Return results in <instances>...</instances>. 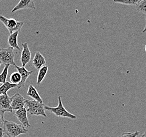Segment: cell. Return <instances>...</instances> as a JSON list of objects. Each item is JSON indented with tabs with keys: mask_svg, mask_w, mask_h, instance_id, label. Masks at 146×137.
Wrapping results in <instances>:
<instances>
[{
	"mask_svg": "<svg viewBox=\"0 0 146 137\" xmlns=\"http://www.w3.org/2000/svg\"><path fill=\"white\" fill-rule=\"evenodd\" d=\"M2 129L4 135L7 134L9 137H18L28 132V130L23 126L8 120H4Z\"/></svg>",
	"mask_w": 146,
	"mask_h": 137,
	"instance_id": "6da1fadb",
	"label": "cell"
},
{
	"mask_svg": "<svg viewBox=\"0 0 146 137\" xmlns=\"http://www.w3.org/2000/svg\"><path fill=\"white\" fill-rule=\"evenodd\" d=\"M44 104H41L36 100H30L26 99L25 108L27 111L32 116H43L46 118V114L45 112Z\"/></svg>",
	"mask_w": 146,
	"mask_h": 137,
	"instance_id": "7a4b0ae2",
	"label": "cell"
},
{
	"mask_svg": "<svg viewBox=\"0 0 146 137\" xmlns=\"http://www.w3.org/2000/svg\"><path fill=\"white\" fill-rule=\"evenodd\" d=\"M58 104L57 107H51L45 106V109L50 111V112L54 114L56 117L67 118L72 120L76 119L77 117L75 115L70 113V112L67 110L65 108V107H64L60 96L58 97Z\"/></svg>",
	"mask_w": 146,
	"mask_h": 137,
	"instance_id": "3957f363",
	"label": "cell"
},
{
	"mask_svg": "<svg viewBox=\"0 0 146 137\" xmlns=\"http://www.w3.org/2000/svg\"><path fill=\"white\" fill-rule=\"evenodd\" d=\"M14 58L15 51L13 48L10 47L7 48L0 49V62L2 64L15 66L16 64L14 61Z\"/></svg>",
	"mask_w": 146,
	"mask_h": 137,
	"instance_id": "277c9868",
	"label": "cell"
},
{
	"mask_svg": "<svg viewBox=\"0 0 146 137\" xmlns=\"http://www.w3.org/2000/svg\"><path fill=\"white\" fill-rule=\"evenodd\" d=\"M0 21L3 24L10 34L16 31L20 32L24 24L23 22H18L14 19H8L2 15H0Z\"/></svg>",
	"mask_w": 146,
	"mask_h": 137,
	"instance_id": "5b68a950",
	"label": "cell"
},
{
	"mask_svg": "<svg viewBox=\"0 0 146 137\" xmlns=\"http://www.w3.org/2000/svg\"><path fill=\"white\" fill-rule=\"evenodd\" d=\"M11 107L13 110H17L23 108L25 106L26 99H25L22 95L19 93H17L13 96L11 97Z\"/></svg>",
	"mask_w": 146,
	"mask_h": 137,
	"instance_id": "8992f818",
	"label": "cell"
},
{
	"mask_svg": "<svg viewBox=\"0 0 146 137\" xmlns=\"http://www.w3.org/2000/svg\"><path fill=\"white\" fill-rule=\"evenodd\" d=\"M27 111L25 107L16 110L15 112V116L17 117L18 120L21 123L22 126H23L25 128H28L31 126V124L29 122L27 116Z\"/></svg>",
	"mask_w": 146,
	"mask_h": 137,
	"instance_id": "52a82bcc",
	"label": "cell"
},
{
	"mask_svg": "<svg viewBox=\"0 0 146 137\" xmlns=\"http://www.w3.org/2000/svg\"><path fill=\"white\" fill-rule=\"evenodd\" d=\"M22 47L23 50L21 52V62L22 67H25L27 65V64L29 63L30 62L31 58V52L27 42L22 44Z\"/></svg>",
	"mask_w": 146,
	"mask_h": 137,
	"instance_id": "ba28073f",
	"label": "cell"
},
{
	"mask_svg": "<svg viewBox=\"0 0 146 137\" xmlns=\"http://www.w3.org/2000/svg\"><path fill=\"white\" fill-rule=\"evenodd\" d=\"M15 67H16L17 71L20 73L21 76L22 80H21L20 84L17 86V88L19 89H20L21 88H22V87H23L25 86L27 78L29 77L31 74H33L34 71H29L27 70L25 67H22V66L19 67L16 65Z\"/></svg>",
	"mask_w": 146,
	"mask_h": 137,
	"instance_id": "9c48e42d",
	"label": "cell"
},
{
	"mask_svg": "<svg viewBox=\"0 0 146 137\" xmlns=\"http://www.w3.org/2000/svg\"><path fill=\"white\" fill-rule=\"evenodd\" d=\"M25 9H32L33 10L36 9L34 0H20V2L12 9V13Z\"/></svg>",
	"mask_w": 146,
	"mask_h": 137,
	"instance_id": "30bf717a",
	"label": "cell"
},
{
	"mask_svg": "<svg viewBox=\"0 0 146 137\" xmlns=\"http://www.w3.org/2000/svg\"><path fill=\"white\" fill-rule=\"evenodd\" d=\"M0 110L4 112L7 111L12 112L11 97L8 94L0 96Z\"/></svg>",
	"mask_w": 146,
	"mask_h": 137,
	"instance_id": "8fae6325",
	"label": "cell"
},
{
	"mask_svg": "<svg viewBox=\"0 0 146 137\" xmlns=\"http://www.w3.org/2000/svg\"><path fill=\"white\" fill-rule=\"evenodd\" d=\"M46 60L45 57L40 52H36L34 55L32 64L36 70H39L46 64Z\"/></svg>",
	"mask_w": 146,
	"mask_h": 137,
	"instance_id": "7c38bea8",
	"label": "cell"
},
{
	"mask_svg": "<svg viewBox=\"0 0 146 137\" xmlns=\"http://www.w3.org/2000/svg\"><path fill=\"white\" fill-rule=\"evenodd\" d=\"M27 95L32 98L34 100L37 101L41 104H44L43 101L37 92L36 88L30 84L27 91Z\"/></svg>",
	"mask_w": 146,
	"mask_h": 137,
	"instance_id": "4fadbf2b",
	"label": "cell"
},
{
	"mask_svg": "<svg viewBox=\"0 0 146 137\" xmlns=\"http://www.w3.org/2000/svg\"><path fill=\"white\" fill-rule=\"evenodd\" d=\"M19 32V31H16L13 33L10 34V36L8 37L7 42L10 47L13 48L14 49L21 51L17 43V37Z\"/></svg>",
	"mask_w": 146,
	"mask_h": 137,
	"instance_id": "5bb4252c",
	"label": "cell"
},
{
	"mask_svg": "<svg viewBox=\"0 0 146 137\" xmlns=\"http://www.w3.org/2000/svg\"><path fill=\"white\" fill-rule=\"evenodd\" d=\"M48 70V67L47 65H44L43 67H42L38 70V72L37 77L36 84L37 85H40L42 84L46 76Z\"/></svg>",
	"mask_w": 146,
	"mask_h": 137,
	"instance_id": "9a60e30c",
	"label": "cell"
},
{
	"mask_svg": "<svg viewBox=\"0 0 146 137\" xmlns=\"http://www.w3.org/2000/svg\"><path fill=\"white\" fill-rule=\"evenodd\" d=\"M15 88H17V85L12 84L9 81H6L5 83L3 84L0 87V96L7 94V92L8 91Z\"/></svg>",
	"mask_w": 146,
	"mask_h": 137,
	"instance_id": "2e32d148",
	"label": "cell"
},
{
	"mask_svg": "<svg viewBox=\"0 0 146 137\" xmlns=\"http://www.w3.org/2000/svg\"><path fill=\"white\" fill-rule=\"evenodd\" d=\"M21 80H22L21 76L18 71L17 72H14L13 73H12L10 76L11 83L16 84L17 86L20 84L21 81Z\"/></svg>",
	"mask_w": 146,
	"mask_h": 137,
	"instance_id": "e0dca14e",
	"label": "cell"
},
{
	"mask_svg": "<svg viewBox=\"0 0 146 137\" xmlns=\"http://www.w3.org/2000/svg\"><path fill=\"white\" fill-rule=\"evenodd\" d=\"M141 1L142 0H113V2L125 5H136Z\"/></svg>",
	"mask_w": 146,
	"mask_h": 137,
	"instance_id": "ac0fdd59",
	"label": "cell"
},
{
	"mask_svg": "<svg viewBox=\"0 0 146 137\" xmlns=\"http://www.w3.org/2000/svg\"><path fill=\"white\" fill-rule=\"evenodd\" d=\"M10 64H6L4 67L2 73L0 74V84H4L6 82L7 77L8 75V71L10 67Z\"/></svg>",
	"mask_w": 146,
	"mask_h": 137,
	"instance_id": "d6986e66",
	"label": "cell"
},
{
	"mask_svg": "<svg viewBox=\"0 0 146 137\" xmlns=\"http://www.w3.org/2000/svg\"><path fill=\"white\" fill-rule=\"evenodd\" d=\"M135 7L137 11L146 15V0H142Z\"/></svg>",
	"mask_w": 146,
	"mask_h": 137,
	"instance_id": "ffe728a7",
	"label": "cell"
},
{
	"mask_svg": "<svg viewBox=\"0 0 146 137\" xmlns=\"http://www.w3.org/2000/svg\"><path fill=\"white\" fill-rule=\"evenodd\" d=\"M140 134L139 131H136L134 132H125L120 134L119 137H137Z\"/></svg>",
	"mask_w": 146,
	"mask_h": 137,
	"instance_id": "44dd1931",
	"label": "cell"
},
{
	"mask_svg": "<svg viewBox=\"0 0 146 137\" xmlns=\"http://www.w3.org/2000/svg\"><path fill=\"white\" fill-rule=\"evenodd\" d=\"M4 112L3 111H0V124L3 123L4 121Z\"/></svg>",
	"mask_w": 146,
	"mask_h": 137,
	"instance_id": "7402d4cb",
	"label": "cell"
},
{
	"mask_svg": "<svg viewBox=\"0 0 146 137\" xmlns=\"http://www.w3.org/2000/svg\"><path fill=\"white\" fill-rule=\"evenodd\" d=\"M4 134L3 129L2 128H0V137H3Z\"/></svg>",
	"mask_w": 146,
	"mask_h": 137,
	"instance_id": "603a6c76",
	"label": "cell"
},
{
	"mask_svg": "<svg viewBox=\"0 0 146 137\" xmlns=\"http://www.w3.org/2000/svg\"><path fill=\"white\" fill-rule=\"evenodd\" d=\"M145 19H146V25H145V27L144 28V29L143 31V32H144V33H146V15H145Z\"/></svg>",
	"mask_w": 146,
	"mask_h": 137,
	"instance_id": "cb8c5ba5",
	"label": "cell"
},
{
	"mask_svg": "<svg viewBox=\"0 0 146 137\" xmlns=\"http://www.w3.org/2000/svg\"><path fill=\"white\" fill-rule=\"evenodd\" d=\"M141 137H146V131L144 134H143Z\"/></svg>",
	"mask_w": 146,
	"mask_h": 137,
	"instance_id": "d4e9b609",
	"label": "cell"
},
{
	"mask_svg": "<svg viewBox=\"0 0 146 137\" xmlns=\"http://www.w3.org/2000/svg\"><path fill=\"white\" fill-rule=\"evenodd\" d=\"M145 51H146V44L145 45Z\"/></svg>",
	"mask_w": 146,
	"mask_h": 137,
	"instance_id": "484cf974",
	"label": "cell"
},
{
	"mask_svg": "<svg viewBox=\"0 0 146 137\" xmlns=\"http://www.w3.org/2000/svg\"><path fill=\"white\" fill-rule=\"evenodd\" d=\"M1 64H2V63L0 62V66H1Z\"/></svg>",
	"mask_w": 146,
	"mask_h": 137,
	"instance_id": "4316f807",
	"label": "cell"
},
{
	"mask_svg": "<svg viewBox=\"0 0 146 137\" xmlns=\"http://www.w3.org/2000/svg\"><path fill=\"white\" fill-rule=\"evenodd\" d=\"M0 111H1V110H0Z\"/></svg>",
	"mask_w": 146,
	"mask_h": 137,
	"instance_id": "83f0119b",
	"label": "cell"
}]
</instances>
